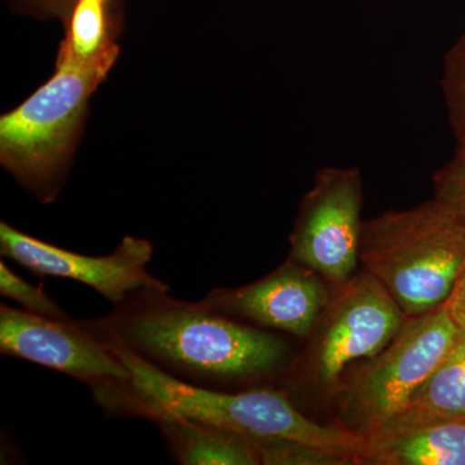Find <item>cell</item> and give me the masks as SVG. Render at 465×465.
<instances>
[{"instance_id": "obj_10", "label": "cell", "mask_w": 465, "mask_h": 465, "mask_svg": "<svg viewBox=\"0 0 465 465\" xmlns=\"http://www.w3.org/2000/svg\"><path fill=\"white\" fill-rule=\"evenodd\" d=\"M204 307L243 318L266 329L305 338L327 304L322 277L289 260L273 273L240 289H217L201 300Z\"/></svg>"}, {"instance_id": "obj_9", "label": "cell", "mask_w": 465, "mask_h": 465, "mask_svg": "<svg viewBox=\"0 0 465 465\" xmlns=\"http://www.w3.org/2000/svg\"><path fill=\"white\" fill-rule=\"evenodd\" d=\"M406 316L382 284L365 273L351 277L330 308L317 357L321 381L331 384L351 362L384 351Z\"/></svg>"}, {"instance_id": "obj_4", "label": "cell", "mask_w": 465, "mask_h": 465, "mask_svg": "<svg viewBox=\"0 0 465 465\" xmlns=\"http://www.w3.org/2000/svg\"><path fill=\"white\" fill-rule=\"evenodd\" d=\"M118 54L114 42L94 58L76 57L61 45L50 81L0 118L3 166L47 201L54 195L51 185L66 161L88 100Z\"/></svg>"}, {"instance_id": "obj_17", "label": "cell", "mask_w": 465, "mask_h": 465, "mask_svg": "<svg viewBox=\"0 0 465 465\" xmlns=\"http://www.w3.org/2000/svg\"><path fill=\"white\" fill-rule=\"evenodd\" d=\"M0 293L20 304L24 311L36 316L58 320L70 318L42 287L34 286L18 277L5 262H0Z\"/></svg>"}, {"instance_id": "obj_7", "label": "cell", "mask_w": 465, "mask_h": 465, "mask_svg": "<svg viewBox=\"0 0 465 465\" xmlns=\"http://www.w3.org/2000/svg\"><path fill=\"white\" fill-rule=\"evenodd\" d=\"M461 335L443 305L406 320L354 385V402L366 427L363 432L402 411Z\"/></svg>"}, {"instance_id": "obj_14", "label": "cell", "mask_w": 465, "mask_h": 465, "mask_svg": "<svg viewBox=\"0 0 465 465\" xmlns=\"http://www.w3.org/2000/svg\"><path fill=\"white\" fill-rule=\"evenodd\" d=\"M109 36L106 2L75 0L70 14L64 47L79 58H94L112 43Z\"/></svg>"}, {"instance_id": "obj_12", "label": "cell", "mask_w": 465, "mask_h": 465, "mask_svg": "<svg viewBox=\"0 0 465 465\" xmlns=\"http://www.w3.org/2000/svg\"><path fill=\"white\" fill-rule=\"evenodd\" d=\"M173 458L183 465H258L252 439L200 419L162 410L153 416Z\"/></svg>"}, {"instance_id": "obj_5", "label": "cell", "mask_w": 465, "mask_h": 465, "mask_svg": "<svg viewBox=\"0 0 465 465\" xmlns=\"http://www.w3.org/2000/svg\"><path fill=\"white\" fill-rule=\"evenodd\" d=\"M0 353L47 367L84 382L108 415L121 416L133 388V372L114 345L85 321L36 316L0 307Z\"/></svg>"}, {"instance_id": "obj_15", "label": "cell", "mask_w": 465, "mask_h": 465, "mask_svg": "<svg viewBox=\"0 0 465 465\" xmlns=\"http://www.w3.org/2000/svg\"><path fill=\"white\" fill-rule=\"evenodd\" d=\"M260 464L265 465H342L353 464L338 452L293 440H253Z\"/></svg>"}, {"instance_id": "obj_21", "label": "cell", "mask_w": 465, "mask_h": 465, "mask_svg": "<svg viewBox=\"0 0 465 465\" xmlns=\"http://www.w3.org/2000/svg\"><path fill=\"white\" fill-rule=\"evenodd\" d=\"M464 148H465V146H464Z\"/></svg>"}, {"instance_id": "obj_6", "label": "cell", "mask_w": 465, "mask_h": 465, "mask_svg": "<svg viewBox=\"0 0 465 465\" xmlns=\"http://www.w3.org/2000/svg\"><path fill=\"white\" fill-rule=\"evenodd\" d=\"M361 210V171L321 168L300 207L290 237V260L330 282H347L360 262Z\"/></svg>"}, {"instance_id": "obj_16", "label": "cell", "mask_w": 465, "mask_h": 465, "mask_svg": "<svg viewBox=\"0 0 465 465\" xmlns=\"http://www.w3.org/2000/svg\"><path fill=\"white\" fill-rule=\"evenodd\" d=\"M442 90L458 148L465 146V33L446 54Z\"/></svg>"}, {"instance_id": "obj_18", "label": "cell", "mask_w": 465, "mask_h": 465, "mask_svg": "<svg viewBox=\"0 0 465 465\" xmlns=\"http://www.w3.org/2000/svg\"><path fill=\"white\" fill-rule=\"evenodd\" d=\"M433 182L434 200L465 228V148H457L454 158L437 171Z\"/></svg>"}, {"instance_id": "obj_1", "label": "cell", "mask_w": 465, "mask_h": 465, "mask_svg": "<svg viewBox=\"0 0 465 465\" xmlns=\"http://www.w3.org/2000/svg\"><path fill=\"white\" fill-rule=\"evenodd\" d=\"M168 292L143 291L85 323L177 381L208 390L224 391L229 382L262 378L282 365V339Z\"/></svg>"}, {"instance_id": "obj_2", "label": "cell", "mask_w": 465, "mask_h": 465, "mask_svg": "<svg viewBox=\"0 0 465 465\" xmlns=\"http://www.w3.org/2000/svg\"><path fill=\"white\" fill-rule=\"evenodd\" d=\"M113 345L133 372L136 418L152 420L158 411L168 410L220 425L249 439L300 440L344 455L353 464H363L365 434L317 424L302 415L282 391L195 387L167 375L127 349Z\"/></svg>"}, {"instance_id": "obj_19", "label": "cell", "mask_w": 465, "mask_h": 465, "mask_svg": "<svg viewBox=\"0 0 465 465\" xmlns=\"http://www.w3.org/2000/svg\"><path fill=\"white\" fill-rule=\"evenodd\" d=\"M443 307L460 332L465 335V262Z\"/></svg>"}, {"instance_id": "obj_13", "label": "cell", "mask_w": 465, "mask_h": 465, "mask_svg": "<svg viewBox=\"0 0 465 465\" xmlns=\"http://www.w3.org/2000/svg\"><path fill=\"white\" fill-rule=\"evenodd\" d=\"M445 419H465L464 333L436 371L415 391L402 411L381 425H406Z\"/></svg>"}, {"instance_id": "obj_3", "label": "cell", "mask_w": 465, "mask_h": 465, "mask_svg": "<svg viewBox=\"0 0 465 465\" xmlns=\"http://www.w3.org/2000/svg\"><path fill=\"white\" fill-rule=\"evenodd\" d=\"M465 262V228L436 200L363 222L360 262L406 317L445 304Z\"/></svg>"}, {"instance_id": "obj_20", "label": "cell", "mask_w": 465, "mask_h": 465, "mask_svg": "<svg viewBox=\"0 0 465 465\" xmlns=\"http://www.w3.org/2000/svg\"><path fill=\"white\" fill-rule=\"evenodd\" d=\"M104 2H108V0H104Z\"/></svg>"}, {"instance_id": "obj_11", "label": "cell", "mask_w": 465, "mask_h": 465, "mask_svg": "<svg viewBox=\"0 0 465 465\" xmlns=\"http://www.w3.org/2000/svg\"><path fill=\"white\" fill-rule=\"evenodd\" d=\"M363 434V464L465 465V419L379 425Z\"/></svg>"}, {"instance_id": "obj_8", "label": "cell", "mask_w": 465, "mask_h": 465, "mask_svg": "<svg viewBox=\"0 0 465 465\" xmlns=\"http://www.w3.org/2000/svg\"><path fill=\"white\" fill-rule=\"evenodd\" d=\"M0 253L33 273L85 284L114 307L143 291L170 290L166 282L148 272L154 253L153 244L130 235L109 255L90 256L61 249L3 222Z\"/></svg>"}]
</instances>
